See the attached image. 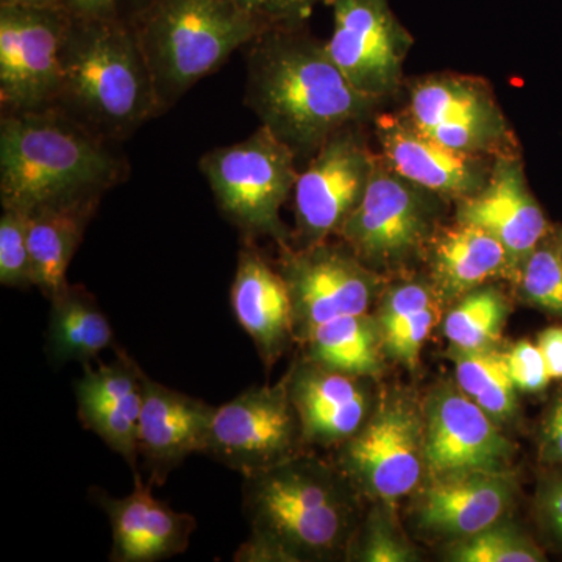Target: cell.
I'll return each mask as SVG.
<instances>
[{
    "mask_svg": "<svg viewBox=\"0 0 562 562\" xmlns=\"http://www.w3.org/2000/svg\"><path fill=\"white\" fill-rule=\"evenodd\" d=\"M360 497L336 462L303 453L243 476L247 541L236 562L347 560L360 527Z\"/></svg>",
    "mask_w": 562,
    "mask_h": 562,
    "instance_id": "cell-1",
    "label": "cell"
},
{
    "mask_svg": "<svg viewBox=\"0 0 562 562\" xmlns=\"http://www.w3.org/2000/svg\"><path fill=\"white\" fill-rule=\"evenodd\" d=\"M244 102L294 154H316L336 132L375 114L382 101L358 91L322 44L297 27L249 43Z\"/></svg>",
    "mask_w": 562,
    "mask_h": 562,
    "instance_id": "cell-2",
    "label": "cell"
},
{
    "mask_svg": "<svg viewBox=\"0 0 562 562\" xmlns=\"http://www.w3.org/2000/svg\"><path fill=\"white\" fill-rule=\"evenodd\" d=\"M122 162L101 136L54 109L3 113L0 201L3 210L102 198L120 181Z\"/></svg>",
    "mask_w": 562,
    "mask_h": 562,
    "instance_id": "cell-3",
    "label": "cell"
},
{
    "mask_svg": "<svg viewBox=\"0 0 562 562\" xmlns=\"http://www.w3.org/2000/svg\"><path fill=\"white\" fill-rule=\"evenodd\" d=\"M58 102L101 138L128 135L155 116L161 103L136 32L110 14L77 16L63 50Z\"/></svg>",
    "mask_w": 562,
    "mask_h": 562,
    "instance_id": "cell-4",
    "label": "cell"
},
{
    "mask_svg": "<svg viewBox=\"0 0 562 562\" xmlns=\"http://www.w3.org/2000/svg\"><path fill=\"white\" fill-rule=\"evenodd\" d=\"M262 32L233 0H160L136 35L166 106Z\"/></svg>",
    "mask_w": 562,
    "mask_h": 562,
    "instance_id": "cell-5",
    "label": "cell"
},
{
    "mask_svg": "<svg viewBox=\"0 0 562 562\" xmlns=\"http://www.w3.org/2000/svg\"><path fill=\"white\" fill-rule=\"evenodd\" d=\"M295 157L290 146L261 125L249 138L206 151L199 161L217 209L244 241L271 238L280 249L291 247L280 210L301 176Z\"/></svg>",
    "mask_w": 562,
    "mask_h": 562,
    "instance_id": "cell-6",
    "label": "cell"
},
{
    "mask_svg": "<svg viewBox=\"0 0 562 562\" xmlns=\"http://www.w3.org/2000/svg\"><path fill=\"white\" fill-rule=\"evenodd\" d=\"M438 202L446 201L395 171L383 155H373L364 198L338 236L372 271H402L427 254Z\"/></svg>",
    "mask_w": 562,
    "mask_h": 562,
    "instance_id": "cell-7",
    "label": "cell"
},
{
    "mask_svg": "<svg viewBox=\"0 0 562 562\" xmlns=\"http://www.w3.org/2000/svg\"><path fill=\"white\" fill-rule=\"evenodd\" d=\"M336 464L361 495L394 512L427 472L424 412L406 395L380 398L364 427L338 447Z\"/></svg>",
    "mask_w": 562,
    "mask_h": 562,
    "instance_id": "cell-8",
    "label": "cell"
},
{
    "mask_svg": "<svg viewBox=\"0 0 562 562\" xmlns=\"http://www.w3.org/2000/svg\"><path fill=\"white\" fill-rule=\"evenodd\" d=\"M72 14L68 5H0V103L7 113L52 109L60 101Z\"/></svg>",
    "mask_w": 562,
    "mask_h": 562,
    "instance_id": "cell-9",
    "label": "cell"
},
{
    "mask_svg": "<svg viewBox=\"0 0 562 562\" xmlns=\"http://www.w3.org/2000/svg\"><path fill=\"white\" fill-rule=\"evenodd\" d=\"M306 447L283 376L216 406L202 454L244 476L301 457Z\"/></svg>",
    "mask_w": 562,
    "mask_h": 562,
    "instance_id": "cell-10",
    "label": "cell"
},
{
    "mask_svg": "<svg viewBox=\"0 0 562 562\" xmlns=\"http://www.w3.org/2000/svg\"><path fill=\"white\" fill-rule=\"evenodd\" d=\"M277 269L290 291L299 344L325 322L369 313L382 295V273L362 265L344 243L284 247Z\"/></svg>",
    "mask_w": 562,
    "mask_h": 562,
    "instance_id": "cell-11",
    "label": "cell"
},
{
    "mask_svg": "<svg viewBox=\"0 0 562 562\" xmlns=\"http://www.w3.org/2000/svg\"><path fill=\"white\" fill-rule=\"evenodd\" d=\"M405 113L450 149L495 158L516 154V139L494 91L479 77L449 72L422 77L409 88Z\"/></svg>",
    "mask_w": 562,
    "mask_h": 562,
    "instance_id": "cell-12",
    "label": "cell"
},
{
    "mask_svg": "<svg viewBox=\"0 0 562 562\" xmlns=\"http://www.w3.org/2000/svg\"><path fill=\"white\" fill-rule=\"evenodd\" d=\"M353 127L322 144L295 183L299 247L316 246L338 235L360 205L373 169V154Z\"/></svg>",
    "mask_w": 562,
    "mask_h": 562,
    "instance_id": "cell-13",
    "label": "cell"
},
{
    "mask_svg": "<svg viewBox=\"0 0 562 562\" xmlns=\"http://www.w3.org/2000/svg\"><path fill=\"white\" fill-rule=\"evenodd\" d=\"M335 31L327 43L333 60L358 91L384 101L403 80L413 38L387 0H333Z\"/></svg>",
    "mask_w": 562,
    "mask_h": 562,
    "instance_id": "cell-14",
    "label": "cell"
},
{
    "mask_svg": "<svg viewBox=\"0 0 562 562\" xmlns=\"http://www.w3.org/2000/svg\"><path fill=\"white\" fill-rule=\"evenodd\" d=\"M422 412L428 479L509 471L516 453L513 442L460 386L442 384L428 395Z\"/></svg>",
    "mask_w": 562,
    "mask_h": 562,
    "instance_id": "cell-15",
    "label": "cell"
},
{
    "mask_svg": "<svg viewBox=\"0 0 562 562\" xmlns=\"http://www.w3.org/2000/svg\"><path fill=\"white\" fill-rule=\"evenodd\" d=\"M454 220L490 233L505 247L516 283L520 268L550 235L552 227L528 187L519 155H501L492 162L482 190L457 202Z\"/></svg>",
    "mask_w": 562,
    "mask_h": 562,
    "instance_id": "cell-16",
    "label": "cell"
},
{
    "mask_svg": "<svg viewBox=\"0 0 562 562\" xmlns=\"http://www.w3.org/2000/svg\"><path fill=\"white\" fill-rule=\"evenodd\" d=\"M376 138L392 168L443 201L460 202L482 190L490 177L491 157L450 149L420 131L403 113L379 114Z\"/></svg>",
    "mask_w": 562,
    "mask_h": 562,
    "instance_id": "cell-17",
    "label": "cell"
},
{
    "mask_svg": "<svg viewBox=\"0 0 562 562\" xmlns=\"http://www.w3.org/2000/svg\"><path fill=\"white\" fill-rule=\"evenodd\" d=\"M306 446H342L364 427L375 408L371 379L321 368L301 358L284 375Z\"/></svg>",
    "mask_w": 562,
    "mask_h": 562,
    "instance_id": "cell-18",
    "label": "cell"
},
{
    "mask_svg": "<svg viewBox=\"0 0 562 562\" xmlns=\"http://www.w3.org/2000/svg\"><path fill=\"white\" fill-rule=\"evenodd\" d=\"M135 486L125 497H113L91 487L90 498L109 517L111 562H157L179 557L190 547L198 522L191 514L179 513L154 495V484L133 472Z\"/></svg>",
    "mask_w": 562,
    "mask_h": 562,
    "instance_id": "cell-19",
    "label": "cell"
},
{
    "mask_svg": "<svg viewBox=\"0 0 562 562\" xmlns=\"http://www.w3.org/2000/svg\"><path fill=\"white\" fill-rule=\"evenodd\" d=\"M114 360L98 368L83 366L74 383L77 414L85 430L98 435L114 453L138 472V430L144 401V375L122 347L114 346Z\"/></svg>",
    "mask_w": 562,
    "mask_h": 562,
    "instance_id": "cell-20",
    "label": "cell"
},
{
    "mask_svg": "<svg viewBox=\"0 0 562 562\" xmlns=\"http://www.w3.org/2000/svg\"><path fill=\"white\" fill-rule=\"evenodd\" d=\"M216 406L144 375L138 454L146 482L162 486L192 453H202Z\"/></svg>",
    "mask_w": 562,
    "mask_h": 562,
    "instance_id": "cell-21",
    "label": "cell"
},
{
    "mask_svg": "<svg viewBox=\"0 0 562 562\" xmlns=\"http://www.w3.org/2000/svg\"><path fill=\"white\" fill-rule=\"evenodd\" d=\"M516 495L517 480L509 471L435 476L420 492L416 520L422 530L454 541L501 522Z\"/></svg>",
    "mask_w": 562,
    "mask_h": 562,
    "instance_id": "cell-22",
    "label": "cell"
},
{
    "mask_svg": "<svg viewBox=\"0 0 562 562\" xmlns=\"http://www.w3.org/2000/svg\"><path fill=\"white\" fill-rule=\"evenodd\" d=\"M231 303L266 371H271L295 342L291 297L279 269L251 241H244L239 250Z\"/></svg>",
    "mask_w": 562,
    "mask_h": 562,
    "instance_id": "cell-23",
    "label": "cell"
},
{
    "mask_svg": "<svg viewBox=\"0 0 562 562\" xmlns=\"http://www.w3.org/2000/svg\"><path fill=\"white\" fill-rule=\"evenodd\" d=\"M430 283L442 302H453L490 280L514 281L512 261L494 236L454 221L436 231L427 247Z\"/></svg>",
    "mask_w": 562,
    "mask_h": 562,
    "instance_id": "cell-24",
    "label": "cell"
},
{
    "mask_svg": "<svg viewBox=\"0 0 562 562\" xmlns=\"http://www.w3.org/2000/svg\"><path fill=\"white\" fill-rule=\"evenodd\" d=\"M99 202V198L80 199L40 206L29 213L33 283L49 301L69 283L66 272Z\"/></svg>",
    "mask_w": 562,
    "mask_h": 562,
    "instance_id": "cell-25",
    "label": "cell"
},
{
    "mask_svg": "<svg viewBox=\"0 0 562 562\" xmlns=\"http://www.w3.org/2000/svg\"><path fill=\"white\" fill-rule=\"evenodd\" d=\"M111 346L116 344L109 317L87 288L68 283L50 299L44 351L55 371L68 362L99 361Z\"/></svg>",
    "mask_w": 562,
    "mask_h": 562,
    "instance_id": "cell-26",
    "label": "cell"
},
{
    "mask_svg": "<svg viewBox=\"0 0 562 562\" xmlns=\"http://www.w3.org/2000/svg\"><path fill=\"white\" fill-rule=\"evenodd\" d=\"M442 303L430 281L405 280L384 292L375 314L384 355L414 371Z\"/></svg>",
    "mask_w": 562,
    "mask_h": 562,
    "instance_id": "cell-27",
    "label": "cell"
},
{
    "mask_svg": "<svg viewBox=\"0 0 562 562\" xmlns=\"http://www.w3.org/2000/svg\"><path fill=\"white\" fill-rule=\"evenodd\" d=\"M302 346V358L321 368L371 380L382 375V335L375 316L369 313L325 322Z\"/></svg>",
    "mask_w": 562,
    "mask_h": 562,
    "instance_id": "cell-28",
    "label": "cell"
},
{
    "mask_svg": "<svg viewBox=\"0 0 562 562\" xmlns=\"http://www.w3.org/2000/svg\"><path fill=\"white\" fill-rule=\"evenodd\" d=\"M460 390L475 402L498 425L513 420L517 414V390L505 353L495 349L449 350Z\"/></svg>",
    "mask_w": 562,
    "mask_h": 562,
    "instance_id": "cell-29",
    "label": "cell"
},
{
    "mask_svg": "<svg viewBox=\"0 0 562 562\" xmlns=\"http://www.w3.org/2000/svg\"><path fill=\"white\" fill-rule=\"evenodd\" d=\"M509 314V302L495 286L476 288L458 299L443 319L442 331L462 350L495 349Z\"/></svg>",
    "mask_w": 562,
    "mask_h": 562,
    "instance_id": "cell-30",
    "label": "cell"
},
{
    "mask_svg": "<svg viewBox=\"0 0 562 562\" xmlns=\"http://www.w3.org/2000/svg\"><path fill=\"white\" fill-rule=\"evenodd\" d=\"M454 562H543L542 547L517 525L497 522L486 530L454 539L447 552Z\"/></svg>",
    "mask_w": 562,
    "mask_h": 562,
    "instance_id": "cell-31",
    "label": "cell"
},
{
    "mask_svg": "<svg viewBox=\"0 0 562 562\" xmlns=\"http://www.w3.org/2000/svg\"><path fill=\"white\" fill-rule=\"evenodd\" d=\"M514 284L525 303L562 319V258L552 235L527 258Z\"/></svg>",
    "mask_w": 562,
    "mask_h": 562,
    "instance_id": "cell-32",
    "label": "cell"
},
{
    "mask_svg": "<svg viewBox=\"0 0 562 562\" xmlns=\"http://www.w3.org/2000/svg\"><path fill=\"white\" fill-rule=\"evenodd\" d=\"M392 509L376 503L351 539L347 560L360 562L419 561L416 549L395 528Z\"/></svg>",
    "mask_w": 562,
    "mask_h": 562,
    "instance_id": "cell-33",
    "label": "cell"
},
{
    "mask_svg": "<svg viewBox=\"0 0 562 562\" xmlns=\"http://www.w3.org/2000/svg\"><path fill=\"white\" fill-rule=\"evenodd\" d=\"M0 284L14 290L35 286L24 211L7 209L0 217Z\"/></svg>",
    "mask_w": 562,
    "mask_h": 562,
    "instance_id": "cell-34",
    "label": "cell"
},
{
    "mask_svg": "<svg viewBox=\"0 0 562 562\" xmlns=\"http://www.w3.org/2000/svg\"><path fill=\"white\" fill-rule=\"evenodd\" d=\"M236 5L260 22L266 31L271 29L299 27L312 16L319 3H333V0H233Z\"/></svg>",
    "mask_w": 562,
    "mask_h": 562,
    "instance_id": "cell-35",
    "label": "cell"
},
{
    "mask_svg": "<svg viewBox=\"0 0 562 562\" xmlns=\"http://www.w3.org/2000/svg\"><path fill=\"white\" fill-rule=\"evenodd\" d=\"M509 375L519 392L539 394L552 383L538 344L522 339L505 353Z\"/></svg>",
    "mask_w": 562,
    "mask_h": 562,
    "instance_id": "cell-36",
    "label": "cell"
},
{
    "mask_svg": "<svg viewBox=\"0 0 562 562\" xmlns=\"http://www.w3.org/2000/svg\"><path fill=\"white\" fill-rule=\"evenodd\" d=\"M536 516L547 541L562 552V471L547 469L536 494Z\"/></svg>",
    "mask_w": 562,
    "mask_h": 562,
    "instance_id": "cell-37",
    "label": "cell"
},
{
    "mask_svg": "<svg viewBox=\"0 0 562 562\" xmlns=\"http://www.w3.org/2000/svg\"><path fill=\"white\" fill-rule=\"evenodd\" d=\"M536 442L543 468L562 471V387L542 414Z\"/></svg>",
    "mask_w": 562,
    "mask_h": 562,
    "instance_id": "cell-38",
    "label": "cell"
},
{
    "mask_svg": "<svg viewBox=\"0 0 562 562\" xmlns=\"http://www.w3.org/2000/svg\"><path fill=\"white\" fill-rule=\"evenodd\" d=\"M536 344L541 350L552 382H562V325L543 328Z\"/></svg>",
    "mask_w": 562,
    "mask_h": 562,
    "instance_id": "cell-39",
    "label": "cell"
},
{
    "mask_svg": "<svg viewBox=\"0 0 562 562\" xmlns=\"http://www.w3.org/2000/svg\"><path fill=\"white\" fill-rule=\"evenodd\" d=\"M77 16H109L114 0H65Z\"/></svg>",
    "mask_w": 562,
    "mask_h": 562,
    "instance_id": "cell-40",
    "label": "cell"
},
{
    "mask_svg": "<svg viewBox=\"0 0 562 562\" xmlns=\"http://www.w3.org/2000/svg\"><path fill=\"white\" fill-rule=\"evenodd\" d=\"M2 3H24V5H66L65 0H2Z\"/></svg>",
    "mask_w": 562,
    "mask_h": 562,
    "instance_id": "cell-41",
    "label": "cell"
},
{
    "mask_svg": "<svg viewBox=\"0 0 562 562\" xmlns=\"http://www.w3.org/2000/svg\"><path fill=\"white\" fill-rule=\"evenodd\" d=\"M554 246H557L558 251H560L562 258V228H558V231L552 232Z\"/></svg>",
    "mask_w": 562,
    "mask_h": 562,
    "instance_id": "cell-42",
    "label": "cell"
}]
</instances>
